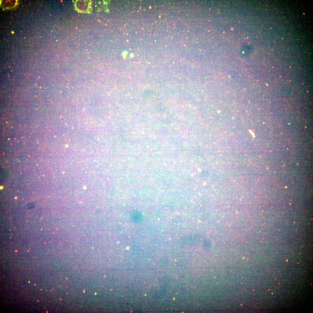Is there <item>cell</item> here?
I'll return each mask as SVG.
<instances>
[{"label": "cell", "mask_w": 313, "mask_h": 313, "mask_svg": "<svg viewBox=\"0 0 313 313\" xmlns=\"http://www.w3.org/2000/svg\"><path fill=\"white\" fill-rule=\"evenodd\" d=\"M91 3L90 1L77 0L76 1L74 6L76 10L78 12H88L91 10Z\"/></svg>", "instance_id": "6da1fadb"}]
</instances>
